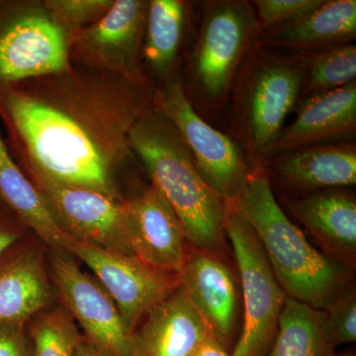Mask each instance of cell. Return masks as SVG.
Instances as JSON below:
<instances>
[{"label":"cell","instance_id":"9a60e30c","mask_svg":"<svg viewBox=\"0 0 356 356\" xmlns=\"http://www.w3.org/2000/svg\"><path fill=\"white\" fill-rule=\"evenodd\" d=\"M355 133L356 81L302 102L296 118L281 130L264 161L302 147L350 142Z\"/></svg>","mask_w":356,"mask_h":356},{"label":"cell","instance_id":"9c48e42d","mask_svg":"<svg viewBox=\"0 0 356 356\" xmlns=\"http://www.w3.org/2000/svg\"><path fill=\"white\" fill-rule=\"evenodd\" d=\"M18 165L65 234L79 242L135 257L126 199L60 184L31 165Z\"/></svg>","mask_w":356,"mask_h":356},{"label":"cell","instance_id":"2e32d148","mask_svg":"<svg viewBox=\"0 0 356 356\" xmlns=\"http://www.w3.org/2000/svg\"><path fill=\"white\" fill-rule=\"evenodd\" d=\"M51 300L43 248L24 238L0 257V324L27 325Z\"/></svg>","mask_w":356,"mask_h":356},{"label":"cell","instance_id":"52a82bcc","mask_svg":"<svg viewBox=\"0 0 356 356\" xmlns=\"http://www.w3.org/2000/svg\"><path fill=\"white\" fill-rule=\"evenodd\" d=\"M154 102L177 128L203 179L227 204L234 202L252 172L240 145L204 120L177 76L156 90Z\"/></svg>","mask_w":356,"mask_h":356},{"label":"cell","instance_id":"e0dca14e","mask_svg":"<svg viewBox=\"0 0 356 356\" xmlns=\"http://www.w3.org/2000/svg\"><path fill=\"white\" fill-rule=\"evenodd\" d=\"M262 163L268 175L301 192L300 196L356 184L355 140L302 147L267 158Z\"/></svg>","mask_w":356,"mask_h":356},{"label":"cell","instance_id":"5bb4252c","mask_svg":"<svg viewBox=\"0 0 356 356\" xmlns=\"http://www.w3.org/2000/svg\"><path fill=\"white\" fill-rule=\"evenodd\" d=\"M126 206L135 257L178 275L187 247L181 222L172 206L153 184L126 199Z\"/></svg>","mask_w":356,"mask_h":356},{"label":"cell","instance_id":"d6a6232c","mask_svg":"<svg viewBox=\"0 0 356 356\" xmlns=\"http://www.w3.org/2000/svg\"><path fill=\"white\" fill-rule=\"evenodd\" d=\"M337 356H356L355 353H346L341 355H337Z\"/></svg>","mask_w":356,"mask_h":356},{"label":"cell","instance_id":"4dcf8cb0","mask_svg":"<svg viewBox=\"0 0 356 356\" xmlns=\"http://www.w3.org/2000/svg\"><path fill=\"white\" fill-rule=\"evenodd\" d=\"M192 356H231L210 331L207 332Z\"/></svg>","mask_w":356,"mask_h":356},{"label":"cell","instance_id":"4316f807","mask_svg":"<svg viewBox=\"0 0 356 356\" xmlns=\"http://www.w3.org/2000/svg\"><path fill=\"white\" fill-rule=\"evenodd\" d=\"M324 0H254L252 1L259 35L310 13Z\"/></svg>","mask_w":356,"mask_h":356},{"label":"cell","instance_id":"f546056e","mask_svg":"<svg viewBox=\"0 0 356 356\" xmlns=\"http://www.w3.org/2000/svg\"><path fill=\"white\" fill-rule=\"evenodd\" d=\"M22 224L0 201V257L24 240Z\"/></svg>","mask_w":356,"mask_h":356},{"label":"cell","instance_id":"cb8c5ba5","mask_svg":"<svg viewBox=\"0 0 356 356\" xmlns=\"http://www.w3.org/2000/svg\"><path fill=\"white\" fill-rule=\"evenodd\" d=\"M289 56L299 65L303 76L300 104L356 81V46L353 43Z\"/></svg>","mask_w":356,"mask_h":356},{"label":"cell","instance_id":"1f68e13d","mask_svg":"<svg viewBox=\"0 0 356 356\" xmlns=\"http://www.w3.org/2000/svg\"><path fill=\"white\" fill-rule=\"evenodd\" d=\"M77 356H99L96 353V351L89 346L88 341L84 339L83 343L79 346V351H77Z\"/></svg>","mask_w":356,"mask_h":356},{"label":"cell","instance_id":"8992f818","mask_svg":"<svg viewBox=\"0 0 356 356\" xmlns=\"http://www.w3.org/2000/svg\"><path fill=\"white\" fill-rule=\"evenodd\" d=\"M76 32L44 1L0 0V91L72 67L70 46Z\"/></svg>","mask_w":356,"mask_h":356},{"label":"cell","instance_id":"484cf974","mask_svg":"<svg viewBox=\"0 0 356 356\" xmlns=\"http://www.w3.org/2000/svg\"><path fill=\"white\" fill-rule=\"evenodd\" d=\"M114 0H46L51 13L74 31L95 24L102 19Z\"/></svg>","mask_w":356,"mask_h":356},{"label":"cell","instance_id":"44dd1931","mask_svg":"<svg viewBox=\"0 0 356 356\" xmlns=\"http://www.w3.org/2000/svg\"><path fill=\"white\" fill-rule=\"evenodd\" d=\"M0 201L51 250H65L70 236L56 221L43 196L11 156L0 133Z\"/></svg>","mask_w":356,"mask_h":356},{"label":"cell","instance_id":"3957f363","mask_svg":"<svg viewBox=\"0 0 356 356\" xmlns=\"http://www.w3.org/2000/svg\"><path fill=\"white\" fill-rule=\"evenodd\" d=\"M229 205L254 229L287 297L325 310L346 291V271L314 248L282 210L264 163L252 165L242 191Z\"/></svg>","mask_w":356,"mask_h":356},{"label":"cell","instance_id":"83f0119b","mask_svg":"<svg viewBox=\"0 0 356 356\" xmlns=\"http://www.w3.org/2000/svg\"><path fill=\"white\" fill-rule=\"evenodd\" d=\"M325 323L334 346L356 341V296L346 291L325 309Z\"/></svg>","mask_w":356,"mask_h":356},{"label":"cell","instance_id":"30bf717a","mask_svg":"<svg viewBox=\"0 0 356 356\" xmlns=\"http://www.w3.org/2000/svg\"><path fill=\"white\" fill-rule=\"evenodd\" d=\"M149 1L114 0L108 13L79 30L70 46V62L153 88L143 60Z\"/></svg>","mask_w":356,"mask_h":356},{"label":"cell","instance_id":"d4e9b609","mask_svg":"<svg viewBox=\"0 0 356 356\" xmlns=\"http://www.w3.org/2000/svg\"><path fill=\"white\" fill-rule=\"evenodd\" d=\"M34 356H77L83 337L62 306L46 309L27 327Z\"/></svg>","mask_w":356,"mask_h":356},{"label":"cell","instance_id":"7c38bea8","mask_svg":"<svg viewBox=\"0 0 356 356\" xmlns=\"http://www.w3.org/2000/svg\"><path fill=\"white\" fill-rule=\"evenodd\" d=\"M64 252L77 257L92 271L132 334L154 307L179 287L177 274L156 268L134 255L88 245L72 236Z\"/></svg>","mask_w":356,"mask_h":356},{"label":"cell","instance_id":"8fae6325","mask_svg":"<svg viewBox=\"0 0 356 356\" xmlns=\"http://www.w3.org/2000/svg\"><path fill=\"white\" fill-rule=\"evenodd\" d=\"M49 273L63 308L98 355L132 356V332L97 280L62 250H51Z\"/></svg>","mask_w":356,"mask_h":356},{"label":"cell","instance_id":"4fadbf2b","mask_svg":"<svg viewBox=\"0 0 356 356\" xmlns=\"http://www.w3.org/2000/svg\"><path fill=\"white\" fill-rule=\"evenodd\" d=\"M179 288L225 350H231L235 332L238 292L222 257L207 250L187 248L178 273Z\"/></svg>","mask_w":356,"mask_h":356},{"label":"cell","instance_id":"f1b7e54d","mask_svg":"<svg viewBox=\"0 0 356 356\" xmlns=\"http://www.w3.org/2000/svg\"><path fill=\"white\" fill-rule=\"evenodd\" d=\"M26 325L0 324V356H34Z\"/></svg>","mask_w":356,"mask_h":356},{"label":"cell","instance_id":"5b68a950","mask_svg":"<svg viewBox=\"0 0 356 356\" xmlns=\"http://www.w3.org/2000/svg\"><path fill=\"white\" fill-rule=\"evenodd\" d=\"M259 36L252 2L216 0L205 4L189 76L206 112L219 114L224 109L238 70Z\"/></svg>","mask_w":356,"mask_h":356},{"label":"cell","instance_id":"6da1fadb","mask_svg":"<svg viewBox=\"0 0 356 356\" xmlns=\"http://www.w3.org/2000/svg\"><path fill=\"white\" fill-rule=\"evenodd\" d=\"M156 90L83 65L0 91V119L17 163L60 184L122 197L117 173L132 158L131 129Z\"/></svg>","mask_w":356,"mask_h":356},{"label":"cell","instance_id":"ac0fdd59","mask_svg":"<svg viewBox=\"0 0 356 356\" xmlns=\"http://www.w3.org/2000/svg\"><path fill=\"white\" fill-rule=\"evenodd\" d=\"M355 38V0H324L305 15L261 33L255 44L268 50L306 54L353 44Z\"/></svg>","mask_w":356,"mask_h":356},{"label":"cell","instance_id":"ffe728a7","mask_svg":"<svg viewBox=\"0 0 356 356\" xmlns=\"http://www.w3.org/2000/svg\"><path fill=\"white\" fill-rule=\"evenodd\" d=\"M293 216L332 252L355 259L356 201L343 189H327L287 202Z\"/></svg>","mask_w":356,"mask_h":356},{"label":"cell","instance_id":"603a6c76","mask_svg":"<svg viewBox=\"0 0 356 356\" xmlns=\"http://www.w3.org/2000/svg\"><path fill=\"white\" fill-rule=\"evenodd\" d=\"M327 332L325 311L287 297L266 356H337Z\"/></svg>","mask_w":356,"mask_h":356},{"label":"cell","instance_id":"ba28073f","mask_svg":"<svg viewBox=\"0 0 356 356\" xmlns=\"http://www.w3.org/2000/svg\"><path fill=\"white\" fill-rule=\"evenodd\" d=\"M225 232L242 282L245 318L231 356H266L287 298L254 229L228 204Z\"/></svg>","mask_w":356,"mask_h":356},{"label":"cell","instance_id":"277c9868","mask_svg":"<svg viewBox=\"0 0 356 356\" xmlns=\"http://www.w3.org/2000/svg\"><path fill=\"white\" fill-rule=\"evenodd\" d=\"M302 83L301 69L289 55L255 43L248 51L231 91L232 126L250 165L262 163L284 128L300 102Z\"/></svg>","mask_w":356,"mask_h":356},{"label":"cell","instance_id":"7402d4cb","mask_svg":"<svg viewBox=\"0 0 356 356\" xmlns=\"http://www.w3.org/2000/svg\"><path fill=\"white\" fill-rule=\"evenodd\" d=\"M188 4L181 0H152L147 9L143 60L161 81L172 77L188 23Z\"/></svg>","mask_w":356,"mask_h":356},{"label":"cell","instance_id":"7a4b0ae2","mask_svg":"<svg viewBox=\"0 0 356 356\" xmlns=\"http://www.w3.org/2000/svg\"><path fill=\"white\" fill-rule=\"evenodd\" d=\"M129 143L177 215L186 243L222 257L228 204L201 177L177 128L154 102L131 129Z\"/></svg>","mask_w":356,"mask_h":356},{"label":"cell","instance_id":"d6986e66","mask_svg":"<svg viewBox=\"0 0 356 356\" xmlns=\"http://www.w3.org/2000/svg\"><path fill=\"white\" fill-rule=\"evenodd\" d=\"M209 332L179 287L154 307L132 334V356H192Z\"/></svg>","mask_w":356,"mask_h":356}]
</instances>
